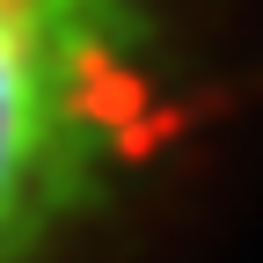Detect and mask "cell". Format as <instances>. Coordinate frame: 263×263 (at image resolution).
<instances>
[{"instance_id":"6da1fadb","label":"cell","mask_w":263,"mask_h":263,"mask_svg":"<svg viewBox=\"0 0 263 263\" xmlns=\"http://www.w3.org/2000/svg\"><path fill=\"white\" fill-rule=\"evenodd\" d=\"M168 0H0V263H59L132 190Z\"/></svg>"}]
</instances>
